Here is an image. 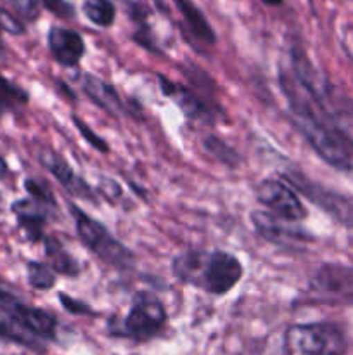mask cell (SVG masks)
<instances>
[{"label": "cell", "instance_id": "obj_6", "mask_svg": "<svg viewBox=\"0 0 353 355\" xmlns=\"http://www.w3.org/2000/svg\"><path fill=\"white\" fill-rule=\"evenodd\" d=\"M310 291L329 304H353V269L341 263H324L311 277Z\"/></svg>", "mask_w": 353, "mask_h": 355}, {"label": "cell", "instance_id": "obj_18", "mask_svg": "<svg viewBox=\"0 0 353 355\" xmlns=\"http://www.w3.org/2000/svg\"><path fill=\"white\" fill-rule=\"evenodd\" d=\"M82 10L87 19L100 28L111 26L116 17V9L111 0H83Z\"/></svg>", "mask_w": 353, "mask_h": 355}, {"label": "cell", "instance_id": "obj_14", "mask_svg": "<svg viewBox=\"0 0 353 355\" xmlns=\"http://www.w3.org/2000/svg\"><path fill=\"white\" fill-rule=\"evenodd\" d=\"M45 208H47V205L40 203L37 200H21L12 205V211L16 214L21 227L26 231V234L33 241L42 238L45 218H47Z\"/></svg>", "mask_w": 353, "mask_h": 355}, {"label": "cell", "instance_id": "obj_29", "mask_svg": "<svg viewBox=\"0 0 353 355\" xmlns=\"http://www.w3.org/2000/svg\"><path fill=\"white\" fill-rule=\"evenodd\" d=\"M59 300L62 302V307L66 309V311H69L71 314H92V311H90L87 305H83L82 302H76L73 300L71 297H68V295H59Z\"/></svg>", "mask_w": 353, "mask_h": 355}, {"label": "cell", "instance_id": "obj_23", "mask_svg": "<svg viewBox=\"0 0 353 355\" xmlns=\"http://www.w3.org/2000/svg\"><path fill=\"white\" fill-rule=\"evenodd\" d=\"M73 121H75V127L82 132V135L85 137V141L89 142L90 146H93V148L100 153H109V146H107V142L104 141V139H100L96 132L90 130V128L87 127L85 121L80 120L78 116H73Z\"/></svg>", "mask_w": 353, "mask_h": 355}, {"label": "cell", "instance_id": "obj_20", "mask_svg": "<svg viewBox=\"0 0 353 355\" xmlns=\"http://www.w3.org/2000/svg\"><path fill=\"white\" fill-rule=\"evenodd\" d=\"M204 148H206L210 153H213V155L217 156L220 162L228 163V165H234V163L239 162V156L235 155L234 149L228 148L225 142H221L220 139L213 137V135L208 139H204Z\"/></svg>", "mask_w": 353, "mask_h": 355}, {"label": "cell", "instance_id": "obj_15", "mask_svg": "<svg viewBox=\"0 0 353 355\" xmlns=\"http://www.w3.org/2000/svg\"><path fill=\"white\" fill-rule=\"evenodd\" d=\"M173 3H175L176 9L180 10L187 28H189L190 33H192L197 40L204 42V44H215V42H217V35H215L213 28H211L206 16L201 12V9L192 2V0H173Z\"/></svg>", "mask_w": 353, "mask_h": 355}, {"label": "cell", "instance_id": "obj_8", "mask_svg": "<svg viewBox=\"0 0 353 355\" xmlns=\"http://www.w3.org/2000/svg\"><path fill=\"white\" fill-rule=\"evenodd\" d=\"M251 222L253 225H255L256 232H258L263 239L287 250L300 248V246L307 245V243H310L311 239H314L311 236H308L303 229L296 227L294 222L284 220V218L277 217V215L273 214H269V211H253Z\"/></svg>", "mask_w": 353, "mask_h": 355}, {"label": "cell", "instance_id": "obj_28", "mask_svg": "<svg viewBox=\"0 0 353 355\" xmlns=\"http://www.w3.org/2000/svg\"><path fill=\"white\" fill-rule=\"evenodd\" d=\"M42 3L59 17H73V14H75L73 7L64 0H42Z\"/></svg>", "mask_w": 353, "mask_h": 355}, {"label": "cell", "instance_id": "obj_24", "mask_svg": "<svg viewBox=\"0 0 353 355\" xmlns=\"http://www.w3.org/2000/svg\"><path fill=\"white\" fill-rule=\"evenodd\" d=\"M0 340H12V342L23 343V345L35 347L33 340L28 338L26 331L23 328H19V326L12 328V326L3 324V322H0Z\"/></svg>", "mask_w": 353, "mask_h": 355}, {"label": "cell", "instance_id": "obj_21", "mask_svg": "<svg viewBox=\"0 0 353 355\" xmlns=\"http://www.w3.org/2000/svg\"><path fill=\"white\" fill-rule=\"evenodd\" d=\"M28 97L26 92L19 89V87L12 85L10 82H7L3 76H0V103L3 106H10V104H16V103H26Z\"/></svg>", "mask_w": 353, "mask_h": 355}, {"label": "cell", "instance_id": "obj_7", "mask_svg": "<svg viewBox=\"0 0 353 355\" xmlns=\"http://www.w3.org/2000/svg\"><path fill=\"white\" fill-rule=\"evenodd\" d=\"M256 200L284 220L300 222L308 215L298 194L287 184L277 179L263 180L256 189Z\"/></svg>", "mask_w": 353, "mask_h": 355}, {"label": "cell", "instance_id": "obj_9", "mask_svg": "<svg viewBox=\"0 0 353 355\" xmlns=\"http://www.w3.org/2000/svg\"><path fill=\"white\" fill-rule=\"evenodd\" d=\"M287 180H289L296 189H300L303 196H307L308 200L317 203L322 210L331 214L332 217L338 218L339 222H343V224L348 225V227H353L352 201L346 200L345 196H339V194L325 189V187L318 186V184L310 182V180L303 175H287Z\"/></svg>", "mask_w": 353, "mask_h": 355}, {"label": "cell", "instance_id": "obj_16", "mask_svg": "<svg viewBox=\"0 0 353 355\" xmlns=\"http://www.w3.org/2000/svg\"><path fill=\"white\" fill-rule=\"evenodd\" d=\"M161 89L165 90V94L168 97H172L176 104L180 106V110L187 114L189 118H208L210 110H208L206 104L199 99L194 92H190L189 89L182 85H175V83L168 82L166 78L161 76Z\"/></svg>", "mask_w": 353, "mask_h": 355}, {"label": "cell", "instance_id": "obj_31", "mask_svg": "<svg viewBox=\"0 0 353 355\" xmlns=\"http://www.w3.org/2000/svg\"><path fill=\"white\" fill-rule=\"evenodd\" d=\"M6 170H7L6 162H3V158H2V156H0V175H2V173L6 172Z\"/></svg>", "mask_w": 353, "mask_h": 355}, {"label": "cell", "instance_id": "obj_22", "mask_svg": "<svg viewBox=\"0 0 353 355\" xmlns=\"http://www.w3.org/2000/svg\"><path fill=\"white\" fill-rule=\"evenodd\" d=\"M10 3H12V9L16 10L17 16L28 23H33L40 16V6H38L37 0H10Z\"/></svg>", "mask_w": 353, "mask_h": 355}, {"label": "cell", "instance_id": "obj_25", "mask_svg": "<svg viewBox=\"0 0 353 355\" xmlns=\"http://www.w3.org/2000/svg\"><path fill=\"white\" fill-rule=\"evenodd\" d=\"M24 187H26V191L31 194V198H33V200L40 201V203L47 205V207L54 205V196H52L47 189H44L40 184L35 182V180L28 179L26 182H24Z\"/></svg>", "mask_w": 353, "mask_h": 355}, {"label": "cell", "instance_id": "obj_19", "mask_svg": "<svg viewBox=\"0 0 353 355\" xmlns=\"http://www.w3.org/2000/svg\"><path fill=\"white\" fill-rule=\"evenodd\" d=\"M28 283L35 290H51L55 284L54 270L42 262H28Z\"/></svg>", "mask_w": 353, "mask_h": 355}, {"label": "cell", "instance_id": "obj_3", "mask_svg": "<svg viewBox=\"0 0 353 355\" xmlns=\"http://www.w3.org/2000/svg\"><path fill=\"white\" fill-rule=\"evenodd\" d=\"M69 211H71L73 218H75L78 238L100 260H104L109 266L118 267V269H128V267L134 266V253L127 246L121 245L118 239H114L100 222L93 220L90 215L80 210L76 205H69Z\"/></svg>", "mask_w": 353, "mask_h": 355}, {"label": "cell", "instance_id": "obj_13", "mask_svg": "<svg viewBox=\"0 0 353 355\" xmlns=\"http://www.w3.org/2000/svg\"><path fill=\"white\" fill-rule=\"evenodd\" d=\"M82 87L89 99L93 101L99 107H102L104 111L114 114V116H120L123 113V104H121V99L114 87L100 80L99 76L85 75L82 80Z\"/></svg>", "mask_w": 353, "mask_h": 355}, {"label": "cell", "instance_id": "obj_11", "mask_svg": "<svg viewBox=\"0 0 353 355\" xmlns=\"http://www.w3.org/2000/svg\"><path fill=\"white\" fill-rule=\"evenodd\" d=\"M48 49L62 66H76L85 54V42L76 31L54 26L48 31Z\"/></svg>", "mask_w": 353, "mask_h": 355}, {"label": "cell", "instance_id": "obj_17", "mask_svg": "<svg viewBox=\"0 0 353 355\" xmlns=\"http://www.w3.org/2000/svg\"><path fill=\"white\" fill-rule=\"evenodd\" d=\"M45 255H47L48 263H51L54 272L69 277H75L80 274V266L76 259L62 246V243L57 238L45 239Z\"/></svg>", "mask_w": 353, "mask_h": 355}, {"label": "cell", "instance_id": "obj_4", "mask_svg": "<svg viewBox=\"0 0 353 355\" xmlns=\"http://www.w3.org/2000/svg\"><path fill=\"white\" fill-rule=\"evenodd\" d=\"M287 343L301 355H345L348 349L345 333L329 322L294 326L287 333Z\"/></svg>", "mask_w": 353, "mask_h": 355}, {"label": "cell", "instance_id": "obj_12", "mask_svg": "<svg viewBox=\"0 0 353 355\" xmlns=\"http://www.w3.org/2000/svg\"><path fill=\"white\" fill-rule=\"evenodd\" d=\"M6 312L10 315L14 324L23 328L30 335H38L42 338H54L57 321L48 312L42 311V309L28 307V305L21 304V302L7 309Z\"/></svg>", "mask_w": 353, "mask_h": 355}, {"label": "cell", "instance_id": "obj_1", "mask_svg": "<svg viewBox=\"0 0 353 355\" xmlns=\"http://www.w3.org/2000/svg\"><path fill=\"white\" fill-rule=\"evenodd\" d=\"M280 87L289 103V114L298 130L303 134L314 151L338 170H353L352 144L336 130L332 125L325 123L318 110H315V99L294 75H280Z\"/></svg>", "mask_w": 353, "mask_h": 355}, {"label": "cell", "instance_id": "obj_27", "mask_svg": "<svg viewBox=\"0 0 353 355\" xmlns=\"http://www.w3.org/2000/svg\"><path fill=\"white\" fill-rule=\"evenodd\" d=\"M16 304H19V297H17L16 290L6 279L0 277V307L7 311V309Z\"/></svg>", "mask_w": 353, "mask_h": 355}, {"label": "cell", "instance_id": "obj_32", "mask_svg": "<svg viewBox=\"0 0 353 355\" xmlns=\"http://www.w3.org/2000/svg\"><path fill=\"white\" fill-rule=\"evenodd\" d=\"M0 52H2V42H0Z\"/></svg>", "mask_w": 353, "mask_h": 355}, {"label": "cell", "instance_id": "obj_26", "mask_svg": "<svg viewBox=\"0 0 353 355\" xmlns=\"http://www.w3.org/2000/svg\"><path fill=\"white\" fill-rule=\"evenodd\" d=\"M0 28L3 31L10 35H23L24 33V26L12 16L10 12H7L6 9L0 7Z\"/></svg>", "mask_w": 353, "mask_h": 355}, {"label": "cell", "instance_id": "obj_5", "mask_svg": "<svg viewBox=\"0 0 353 355\" xmlns=\"http://www.w3.org/2000/svg\"><path fill=\"white\" fill-rule=\"evenodd\" d=\"M166 322V311L158 297L149 291H138L130 312L123 322L125 335L135 342H147L158 335Z\"/></svg>", "mask_w": 353, "mask_h": 355}, {"label": "cell", "instance_id": "obj_2", "mask_svg": "<svg viewBox=\"0 0 353 355\" xmlns=\"http://www.w3.org/2000/svg\"><path fill=\"white\" fill-rule=\"evenodd\" d=\"M172 270L180 281L211 295L228 293L242 277L241 262L225 252L190 250L173 259Z\"/></svg>", "mask_w": 353, "mask_h": 355}, {"label": "cell", "instance_id": "obj_30", "mask_svg": "<svg viewBox=\"0 0 353 355\" xmlns=\"http://www.w3.org/2000/svg\"><path fill=\"white\" fill-rule=\"evenodd\" d=\"M262 2L266 3V6H280L284 0H262Z\"/></svg>", "mask_w": 353, "mask_h": 355}, {"label": "cell", "instance_id": "obj_10", "mask_svg": "<svg viewBox=\"0 0 353 355\" xmlns=\"http://www.w3.org/2000/svg\"><path fill=\"white\" fill-rule=\"evenodd\" d=\"M37 156H38V162H40L42 165H44L45 168H47L48 172L59 180V184H61L64 189H68L73 196H80L83 198V200H90V201L96 200V198H93L92 189L89 187V184H87L82 177L76 175L75 170L69 166V163L66 162L62 156H59L57 153L47 148L40 149Z\"/></svg>", "mask_w": 353, "mask_h": 355}]
</instances>
